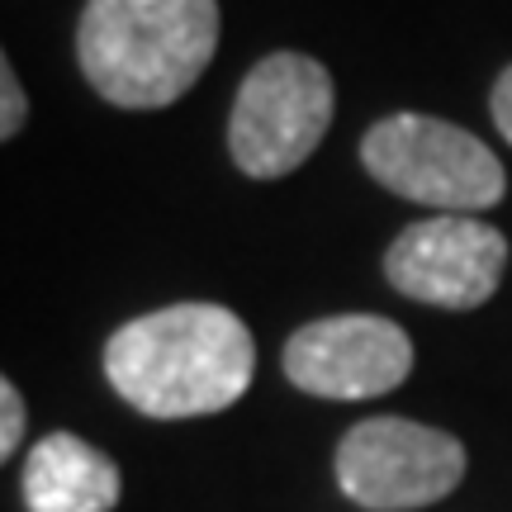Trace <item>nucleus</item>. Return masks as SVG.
<instances>
[{"label":"nucleus","mask_w":512,"mask_h":512,"mask_svg":"<svg viewBox=\"0 0 512 512\" xmlns=\"http://www.w3.org/2000/svg\"><path fill=\"white\" fill-rule=\"evenodd\" d=\"M337 484L370 512L427 508L465 479V446L441 427L366 418L337 441Z\"/></svg>","instance_id":"obj_5"},{"label":"nucleus","mask_w":512,"mask_h":512,"mask_svg":"<svg viewBox=\"0 0 512 512\" xmlns=\"http://www.w3.org/2000/svg\"><path fill=\"white\" fill-rule=\"evenodd\" d=\"M489 110H494L498 133L512 143V67H503V76L494 81V95H489Z\"/></svg>","instance_id":"obj_11"},{"label":"nucleus","mask_w":512,"mask_h":512,"mask_svg":"<svg viewBox=\"0 0 512 512\" xmlns=\"http://www.w3.org/2000/svg\"><path fill=\"white\" fill-rule=\"evenodd\" d=\"M19 437H24V399H19V389L10 380L0 384V456L10 460L15 456Z\"/></svg>","instance_id":"obj_10"},{"label":"nucleus","mask_w":512,"mask_h":512,"mask_svg":"<svg viewBox=\"0 0 512 512\" xmlns=\"http://www.w3.org/2000/svg\"><path fill=\"white\" fill-rule=\"evenodd\" d=\"M219 48V0H86L76 57L100 100L162 110L204 76Z\"/></svg>","instance_id":"obj_2"},{"label":"nucleus","mask_w":512,"mask_h":512,"mask_svg":"<svg viewBox=\"0 0 512 512\" xmlns=\"http://www.w3.org/2000/svg\"><path fill=\"white\" fill-rule=\"evenodd\" d=\"M24 114H29V100L19 91L15 67L5 62V67H0V138H15L19 124H24Z\"/></svg>","instance_id":"obj_9"},{"label":"nucleus","mask_w":512,"mask_h":512,"mask_svg":"<svg viewBox=\"0 0 512 512\" xmlns=\"http://www.w3.org/2000/svg\"><path fill=\"white\" fill-rule=\"evenodd\" d=\"M119 494H124L119 465L76 432H48L24 456L29 512H110Z\"/></svg>","instance_id":"obj_8"},{"label":"nucleus","mask_w":512,"mask_h":512,"mask_svg":"<svg viewBox=\"0 0 512 512\" xmlns=\"http://www.w3.org/2000/svg\"><path fill=\"white\" fill-rule=\"evenodd\" d=\"M503 266H508V238L494 223L470 219V214H437V219L408 223L384 256L389 285L437 309L489 304L503 280Z\"/></svg>","instance_id":"obj_6"},{"label":"nucleus","mask_w":512,"mask_h":512,"mask_svg":"<svg viewBox=\"0 0 512 512\" xmlns=\"http://www.w3.org/2000/svg\"><path fill=\"white\" fill-rule=\"evenodd\" d=\"M332 76L304 53H271L242 76L228 114V152L242 176L275 181L313 157L332 124Z\"/></svg>","instance_id":"obj_4"},{"label":"nucleus","mask_w":512,"mask_h":512,"mask_svg":"<svg viewBox=\"0 0 512 512\" xmlns=\"http://www.w3.org/2000/svg\"><path fill=\"white\" fill-rule=\"evenodd\" d=\"M361 162L384 190L441 214L494 209L508 190L494 147L432 114H389L361 138Z\"/></svg>","instance_id":"obj_3"},{"label":"nucleus","mask_w":512,"mask_h":512,"mask_svg":"<svg viewBox=\"0 0 512 512\" xmlns=\"http://www.w3.org/2000/svg\"><path fill=\"white\" fill-rule=\"evenodd\" d=\"M252 375V332L223 304H171L105 342V380L147 418L223 413L247 394Z\"/></svg>","instance_id":"obj_1"},{"label":"nucleus","mask_w":512,"mask_h":512,"mask_svg":"<svg viewBox=\"0 0 512 512\" xmlns=\"http://www.w3.org/2000/svg\"><path fill=\"white\" fill-rule=\"evenodd\" d=\"M285 380L318 399H380L413 370V342L380 313H337L304 323L285 342Z\"/></svg>","instance_id":"obj_7"}]
</instances>
